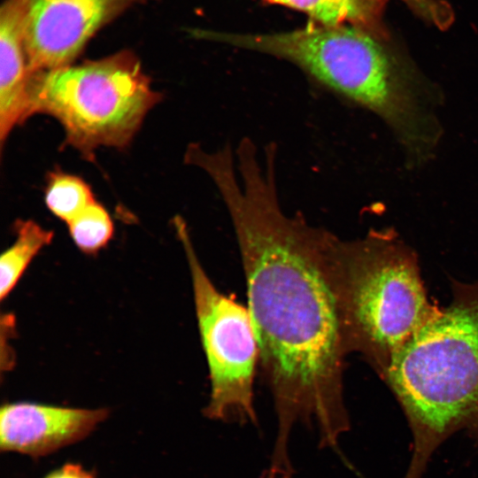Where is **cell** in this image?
Segmentation results:
<instances>
[{"instance_id":"12","label":"cell","mask_w":478,"mask_h":478,"mask_svg":"<svg viewBox=\"0 0 478 478\" xmlns=\"http://www.w3.org/2000/svg\"><path fill=\"white\" fill-rule=\"evenodd\" d=\"M44 195L48 209L66 224L96 201L84 180L58 169L48 174Z\"/></svg>"},{"instance_id":"1","label":"cell","mask_w":478,"mask_h":478,"mask_svg":"<svg viewBox=\"0 0 478 478\" xmlns=\"http://www.w3.org/2000/svg\"><path fill=\"white\" fill-rule=\"evenodd\" d=\"M274 150L254 147L219 156L206 174L226 205L238 243L258 363L271 392L276 435L271 458L290 459L297 422L317 426L319 447H335L351 428L343 397L349 354L331 251L335 235L282 210Z\"/></svg>"},{"instance_id":"3","label":"cell","mask_w":478,"mask_h":478,"mask_svg":"<svg viewBox=\"0 0 478 478\" xmlns=\"http://www.w3.org/2000/svg\"><path fill=\"white\" fill-rule=\"evenodd\" d=\"M412 434L404 478H421L435 451L465 429L478 446V281H451V300L409 340L382 379Z\"/></svg>"},{"instance_id":"8","label":"cell","mask_w":478,"mask_h":478,"mask_svg":"<svg viewBox=\"0 0 478 478\" xmlns=\"http://www.w3.org/2000/svg\"><path fill=\"white\" fill-rule=\"evenodd\" d=\"M109 414L107 408L9 403L0 411V450L45 457L86 438Z\"/></svg>"},{"instance_id":"11","label":"cell","mask_w":478,"mask_h":478,"mask_svg":"<svg viewBox=\"0 0 478 478\" xmlns=\"http://www.w3.org/2000/svg\"><path fill=\"white\" fill-rule=\"evenodd\" d=\"M16 239L0 258V297L4 300L14 289L38 252L49 245L53 232L38 223L19 220L15 223Z\"/></svg>"},{"instance_id":"9","label":"cell","mask_w":478,"mask_h":478,"mask_svg":"<svg viewBox=\"0 0 478 478\" xmlns=\"http://www.w3.org/2000/svg\"><path fill=\"white\" fill-rule=\"evenodd\" d=\"M23 34L12 6L0 9V141L3 148L15 126L29 116L32 77Z\"/></svg>"},{"instance_id":"10","label":"cell","mask_w":478,"mask_h":478,"mask_svg":"<svg viewBox=\"0 0 478 478\" xmlns=\"http://www.w3.org/2000/svg\"><path fill=\"white\" fill-rule=\"evenodd\" d=\"M307 14L310 21L325 26L349 25L388 41L383 22L387 0H263Z\"/></svg>"},{"instance_id":"6","label":"cell","mask_w":478,"mask_h":478,"mask_svg":"<svg viewBox=\"0 0 478 478\" xmlns=\"http://www.w3.org/2000/svg\"><path fill=\"white\" fill-rule=\"evenodd\" d=\"M190 271L194 302L205 352L211 392L205 418L258 426L253 384L258 348L248 308L223 295L204 271L184 220L174 219Z\"/></svg>"},{"instance_id":"2","label":"cell","mask_w":478,"mask_h":478,"mask_svg":"<svg viewBox=\"0 0 478 478\" xmlns=\"http://www.w3.org/2000/svg\"><path fill=\"white\" fill-rule=\"evenodd\" d=\"M200 39L289 61L335 95L382 118L405 148L418 151L437 128L425 89L382 40L349 25L305 27L269 34L201 30Z\"/></svg>"},{"instance_id":"5","label":"cell","mask_w":478,"mask_h":478,"mask_svg":"<svg viewBox=\"0 0 478 478\" xmlns=\"http://www.w3.org/2000/svg\"><path fill=\"white\" fill-rule=\"evenodd\" d=\"M162 98L140 59L129 50L60 68L34 73L29 116L48 114L65 131V145L92 160L102 146L127 147Z\"/></svg>"},{"instance_id":"15","label":"cell","mask_w":478,"mask_h":478,"mask_svg":"<svg viewBox=\"0 0 478 478\" xmlns=\"http://www.w3.org/2000/svg\"><path fill=\"white\" fill-rule=\"evenodd\" d=\"M43 478H96L95 474L77 463H66Z\"/></svg>"},{"instance_id":"7","label":"cell","mask_w":478,"mask_h":478,"mask_svg":"<svg viewBox=\"0 0 478 478\" xmlns=\"http://www.w3.org/2000/svg\"><path fill=\"white\" fill-rule=\"evenodd\" d=\"M23 34L32 73L73 64L103 27L151 0H6Z\"/></svg>"},{"instance_id":"14","label":"cell","mask_w":478,"mask_h":478,"mask_svg":"<svg viewBox=\"0 0 478 478\" xmlns=\"http://www.w3.org/2000/svg\"><path fill=\"white\" fill-rule=\"evenodd\" d=\"M406 4L418 17L445 29L453 22V10L443 0H399Z\"/></svg>"},{"instance_id":"13","label":"cell","mask_w":478,"mask_h":478,"mask_svg":"<svg viewBox=\"0 0 478 478\" xmlns=\"http://www.w3.org/2000/svg\"><path fill=\"white\" fill-rule=\"evenodd\" d=\"M70 235L76 246L85 253H96L112 239V220L107 210L95 201L67 223Z\"/></svg>"},{"instance_id":"4","label":"cell","mask_w":478,"mask_h":478,"mask_svg":"<svg viewBox=\"0 0 478 478\" xmlns=\"http://www.w3.org/2000/svg\"><path fill=\"white\" fill-rule=\"evenodd\" d=\"M331 261L348 352L359 353L382 379L441 308L428 297L416 252L392 230L335 236Z\"/></svg>"}]
</instances>
